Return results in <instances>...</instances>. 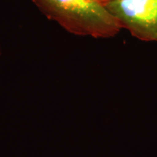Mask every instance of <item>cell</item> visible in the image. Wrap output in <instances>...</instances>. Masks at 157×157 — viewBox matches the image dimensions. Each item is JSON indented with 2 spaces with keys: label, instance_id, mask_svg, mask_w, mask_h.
Wrapping results in <instances>:
<instances>
[{
  "label": "cell",
  "instance_id": "3",
  "mask_svg": "<svg viewBox=\"0 0 157 157\" xmlns=\"http://www.w3.org/2000/svg\"><path fill=\"white\" fill-rule=\"evenodd\" d=\"M97 1L100 2H101V3L102 4L103 2H105V1H106V0H97Z\"/></svg>",
  "mask_w": 157,
  "mask_h": 157
},
{
  "label": "cell",
  "instance_id": "2",
  "mask_svg": "<svg viewBox=\"0 0 157 157\" xmlns=\"http://www.w3.org/2000/svg\"><path fill=\"white\" fill-rule=\"evenodd\" d=\"M121 29L146 42L157 37V0H106L102 3Z\"/></svg>",
  "mask_w": 157,
  "mask_h": 157
},
{
  "label": "cell",
  "instance_id": "4",
  "mask_svg": "<svg viewBox=\"0 0 157 157\" xmlns=\"http://www.w3.org/2000/svg\"><path fill=\"white\" fill-rule=\"evenodd\" d=\"M0 55H1V50H0Z\"/></svg>",
  "mask_w": 157,
  "mask_h": 157
},
{
  "label": "cell",
  "instance_id": "5",
  "mask_svg": "<svg viewBox=\"0 0 157 157\" xmlns=\"http://www.w3.org/2000/svg\"><path fill=\"white\" fill-rule=\"evenodd\" d=\"M156 41H157V37H156Z\"/></svg>",
  "mask_w": 157,
  "mask_h": 157
},
{
  "label": "cell",
  "instance_id": "1",
  "mask_svg": "<svg viewBox=\"0 0 157 157\" xmlns=\"http://www.w3.org/2000/svg\"><path fill=\"white\" fill-rule=\"evenodd\" d=\"M49 20L77 36L110 38L120 25L97 0H31Z\"/></svg>",
  "mask_w": 157,
  "mask_h": 157
}]
</instances>
